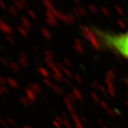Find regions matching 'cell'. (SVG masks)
Listing matches in <instances>:
<instances>
[{"instance_id":"6da1fadb","label":"cell","mask_w":128,"mask_h":128,"mask_svg":"<svg viewBox=\"0 0 128 128\" xmlns=\"http://www.w3.org/2000/svg\"><path fill=\"white\" fill-rule=\"evenodd\" d=\"M94 33L101 45L128 60V30L114 33L96 29Z\"/></svg>"},{"instance_id":"7a4b0ae2","label":"cell","mask_w":128,"mask_h":128,"mask_svg":"<svg viewBox=\"0 0 128 128\" xmlns=\"http://www.w3.org/2000/svg\"><path fill=\"white\" fill-rule=\"evenodd\" d=\"M17 63L21 67L26 68L29 66V60H28V55L24 51H20L18 54V61Z\"/></svg>"},{"instance_id":"3957f363","label":"cell","mask_w":128,"mask_h":128,"mask_svg":"<svg viewBox=\"0 0 128 128\" xmlns=\"http://www.w3.org/2000/svg\"><path fill=\"white\" fill-rule=\"evenodd\" d=\"M0 30L2 32H4V33H6L7 36H12L14 33L13 29L9 25L5 23L3 20L0 21Z\"/></svg>"},{"instance_id":"277c9868","label":"cell","mask_w":128,"mask_h":128,"mask_svg":"<svg viewBox=\"0 0 128 128\" xmlns=\"http://www.w3.org/2000/svg\"><path fill=\"white\" fill-rule=\"evenodd\" d=\"M25 97H26L32 104L35 103L36 97H37V94H36L33 90H32L30 88H29V87H26V88L25 89Z\"/></svg>"},{"instance_id":"5b68a950","label":"cell","mask_w":128,"mask_h":128,"mask_svg":"<svg viewBox=\"0 0 128 128\" xmlns=\"http://www.w3.org/2000/svg\"><path fill=\"white\" fill-rule=\"evenodd\" d=\"M7 84L10 86L12 87V89H19V82L16 80L15 79H13L12 77H7Z\"/></svg>"},{"instance_id":"8992f818","label":"cell","mask_w":128,"mask_h":128,"mask_svg":"<svg viewBox=\"0 0 128 128\" xmlns=\"http://www.w3.org/2000/svg\"><path fill=\"white\" fill-rule=\"evenodd\" d=\"M28 6V3L25 0H16L15 2V6L19 10H24Z\"/></svg>"},{"instance_id":"52a82bcc","label":"cell","mask_w":128,"mask_h":128,"mask_svg":"<svg viewBox=\"0 0 128 128\" xmlns=\"http://www.w3.org/2000/svg\"><path fill=\"white\" fill-rule=\"evenodd\" d=\"M21 26H23V28H25V30H27L28 31H30V30L31 29V26H32V25H31V23H30V21L27 18H25V17H22L21 18Z\"/></svg>"},{"instance_id":"ba28073f","label":"cell","mask_w":128,"mask_h":128,"mask_svg":"<svg viewBox=\"0 0 128 128\" xmlns=\"http://www.w3.org/2000/svg\"><path fill=\"white\" fill-rule=\"evenodd\" d=\"M29 88H30L32 90H33L34 92L36 94H39L40 93L42 92V89H41V86H40L38 83H31L29 84Z\"/></svg>"},{"instance_id":"9c48e42d","label":"cell","mask_w":128,"mask_h":128,"mask_svg":"<svg viewBox=\"0 0 128 128\" xmlns=\"http://www.w3.org/2000/svg\"><path fill=\"white\" fill-rule=\"evenodd\" d=\"M9 67L11 69H12V71H13L14 73H18V72H19L21 67L19 65V63H18L17 62L12 61V62H10Z\"/></svg>"},{"instance_id":"30bf717a","label":"cell","mask_w":128,"mask_h":128,"mask_svg":"<svg viewBox=\"0 0 128 128\" xmlns=\"http://www.w3.org/2000/svg\"><path fill=\"white\" fill-rule=\"evenodd\" d=\"M19 103L23 106V107H29L30 105L32 104V102L29 100L26 97H23L19 98Z\"/></svg>"},{"instance_id":"8fae6325","label":"cell","mask_w":128,"mask_h":128,"mask_svg":"<svg viewBox=\"0 0 128 128\" xmlns=\"http://www.w3.org/2000/svg\"><path fill=\"white\" fill-rule=\"evenodd\" d=\"M18 31H19V32L22 35V36H23L24 38H27L29 36V31L27 30H25L23 26H21V25L18 27Z\"/></svg>"},{"instance_id":"7c38bea8","label":"cell","mask_w":128,"mask_h":128,"mask_svg":"<svg viewBox=\"0 0 128 128\" xmlns=\"http://www.w3.org/2000/svg\"><path fill=\"white\" fill-rule=\"evenodd\" d=\"M9 12L11 16H16L18 15V9L16 6H11L9 7Z\"/></svg>"},{"instance_id":"4fadbf2b","label":"cell","mask_w":128,"mask_h":128,"mask_svg":"<svg viewBox=\"0 0 128 128\" xmlns=\"http://www.w3.org/2000/svg\"><path fill=\"white\" fill-rule=\"evenodd\" d=\"M9 93V89L6 85H0V96L7 94Z\"/></svg>"},{"instance_id":"5bb4252c","label":"cell","mask_w":128,"mask_h":128,"mask_svg":"<svg viewBox=\"0 0 128 128\" xmlns=\"http://www.w3.org/2000/svg\"><path fill=\"white\" fill-rule=\"evenodd\" d=\"M37 71L40 74L43 76H48V72L46 71V69L43 68V67H38L37 68Z\"/></svg>"},{"instance_id":"9a60e30c","label":"cell","mask_w":128,"mask_h":128,"mask_svg":"<svg viewBox=\"0 0 128 128\" xmlns=\"http://www.w3.org/2000/svg\"><path fill=\"white\" fill-rule=\"evenodd\" d=\"M0 63H1L2 65L4 66V67H9L10 62L7 59H6V58H3V57L0 58Z\"/></svg>"},{"instance_id":"2e32d148","label":"cell","mask_w":128,"mask_h":128,"mask_svg":"<svg viewBox=\"0 0 128 128\" xmlns=\"http://www.w3.org/2000/svg\"><path fill=\"white\" fill-rule=\"evenodd\" d=\"M6 121H7V123H8V124L9 126H12V127H16V122L12 118L7 117L6 118Z\"/></svg>"},{"instance_id":"e0dca14e","label":"cell","mask_w":128,"mask_h":128,"mask_svg":"<svg viewBox=\"0 0 128 128\" xmlns=\"http://www.w3.org/2000/svg\"><path fill=\"white\" fill-rule=\"evenodd\" d=\"M41 32H42L43 35L44 36V37H45L46 39H49L50 35H49V32L48 30H46V29H44V28H43L42 30H41Z\"/></svg>"},{"instance_id":"ac0fdd59","label":"cell","mask_w":128,"mask_h":128,"mask_svg":"<svg viewBox=\"0 0 128 128\" xmlns=\"http://www.w3.org/2000/svg\"><path fill=\"white\" fill-rule=\"evenodd\" d=\"M0 124H1V126L4 128H8L9 126L6 121V119H3V118H0Z\"/></svg>"},{"instance_id":"d6986e66","label":"cell","mask_w":128,"mask_h":128,"mask_svg":"<svg viewBox=\"0 0 128 128\" xmlns=\"http://www.w3.org/2000/svg\"><path fill=\"white\" fill-rule=\"evenodd\" d=\"M28 13H29V15H30V16L33 20H36V19H37V17H36L35 12H32L31 9H28Z\"/></svg>"},{"instance_id":"ffe728a7","label":"cell","mask_w":128,"mask_h":128,"mask_svg":"<svg viewBox=\"0 0 128 128\" xmlns=\"http://www.w3.org/2000/svg\"><path fill=\"white\" fill-rule=\"evenodd\" d=\"M6 39H7V41L10 43V44H12V45L15 44V39L12 38V36H6Z\"/></svg>"},{"instance_id":"44dd1931","label":"cell","mask_w":128,"mask_h":128,"mask_svg":"<svg viewBox=\"0 0 128 128\" xmlns=\"http://www.w3.org/2000/svg\"><path fill=\"white\" fill-rule=\"evenodd\" d=\"M7 84V79L4 76H0V85H6Z\"/></svg>"},{"instance_id":"7402d4cb","label":"cell","mask_w":128,"mask_h":128,"mask_svg":"<svg viewBox=\"0 0 128 128\" xmlns=\"http://www.w3.org/2000/svg\"><path fill=\"white\" fill-rule=\"evenodd\" d=\"M0 8L3 10H6V4L5 3V2H3L2 0H0Z\"/></svg>"},{"instance_id":"603a6c76","label":"cell","mask_w":128,"mask_h":128,"mask_svg":"<svg viewBox=\"0 0 128 128\" xmlns=\"http://www.w3.org/2000/svg\"><path fill=\"white\" fill-rule=\"evenodd\" d=\"M44 83L46 84V85H48V86H49V85H50V83H49V81H48V80H46V79H45V80H44Z\"/></svg>"},{"instance_id":"cb8c5ba5","label":"cell","mask_w":128,"mask_h":128,"mask_svg":"<svg viewBox=\"0 0 128 128\" xmlns=\"http://www.w3.org/2000/svg\"><path fill=\"white\" fill-rule=\"evenodd\" d=\"M23 128H32V127H31L30 126H29V125H24Z\"/></svg>"},{"instance_id":"d4e9b609","label":"cell","mask_w":128,"mask_h":128,"mask_svg":"<svg viewBox=\"0 0 128 128\" xmlns=\"http://www.w3.org/2000/svg\"><path fill=\"white\" fill-rule=\"evenodd\" d=\"M36 63H37V64H40V61H39V60L36 59Z\"/></svg>"},{"instance_id":"484cf974","label":"cell","mask_w":128,"mask_h":128,"mask_svg":"<svg viewBox=\"0 0 128 128\" xmlns=\"http://www.w3.org/2000/svg\"><path fill=\"white\" fill-rule=\"evenodd\" d=\"M11 1H12V2H14V3H15V2H16V0H11Z\"/></svg>"}]
</instances>
